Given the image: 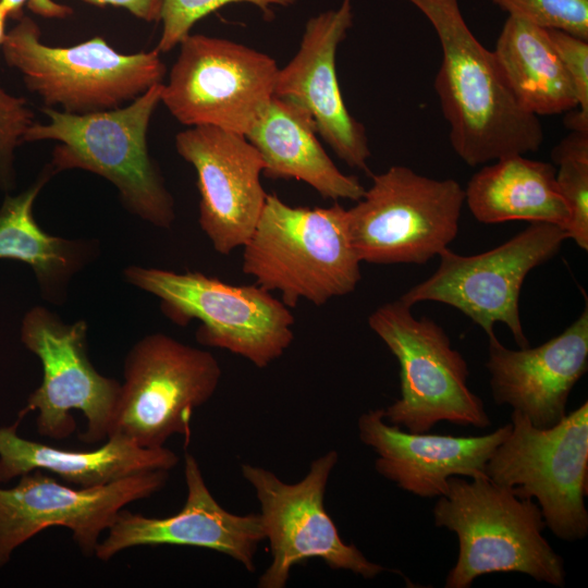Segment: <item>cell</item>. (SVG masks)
<instances>
[{
	"instance_id": "4dcf8cb0",
	"label": "cell",
	"mask_w": 588,
	"mask_h": 588,
	"mask_svg": "<svg viewBox=\"0 0 588 588\" xmlns=\"http://www.w3.org/2000/svg\"><path fill=\"white\" fill-rule=\"evenodd\" d=\"M25 5L42 17L64 19L73 14L72 8L60 4L54 0H0V8L8 17L15 20L23 16Z\"/></svg>"
},
{
	"instance_id": "f546056e",
	"label": "cell",
	"mask_w": 588,
	"mask_h": 588,
	"mask_svg": "<svg viewBox=\"0 0 588 588\" xmlns=\"http://www.w3.org/2000/svg\"><path fill=\"white\" fill-rule=\"evenodd\" d=\"M34 113L23 97L0 87V189L15 186V150L34 124Z\"/></svg>"
},
{
	"instance_id": "2e32d148",
	"label": "cell",
	"mask_w": 588,
	"mask_h": 588,
	"mask_svg": "<svg viewBox=\"0 0 588 588\" xmlns=\"http://www.w3.org/2000/svg\"><path fill=\"white\" fill-rule=\"evenodd\" d=\"M175 148L197 174L201 230L217 253L231 254L253 233L268 195L260 154L245 135L210 125L179 132Z\"/></svg>"
},
{
	"instance_id": "5b68a950",
	"label": "cell",
	"mask_w": 588,
	"mask_h": 588,
	"mask_svg": "<svg viewBox=\"0 0 588 588\" xmlns=\"http://www.w3.org/2000/svg\"><path fill=\"white\" fill-rule=\"evenodd\" d=\"M0 49L45 107L74 114L120 108L163 83L167 71L156 48L125 54L100 36L70 47L46 45L26 15L8 30Z\"/></svg>"
},
{
	"instance_id": "3957f363",
	"label": "cell",
	"mask_w": 588,
	"mask_h": 588,
	"mask_svg": "<svg viewBox=\"0 0 588 588\" xmlns=\"http://www.w3.org/2000/svg\"><path fill=\"white\" fill-rule=\"evenodd\" d=\"M432 516L437 527L458 540L445 588H468L482 575L512 572L565 586L564 561L543 537L544 518L534 500L519 498L488 477L452 476Z\"/></svg>"
},
{
	"instance_id": "d4e9b609",
	"label": "cell",
	"mask_w": 588,
	"mask_h": 588,
	"mask_svg": "<svg viewBox=\"0 0 588 588\" xmlns=\"http://www.w3.org/2000/svg\"><path fill=\"white\" fill-rule=\"evenodd\" d=\"M492 52L527 113L539 118L577 108L573 83L546 28L507 16Z\"/></svg>"
},
{
	"instance_id": "52a82bcc",
	"label": "cell",
	"mask_w": 588,
	"mask_h": 588,
	"mask_svg": "<svg viewBox=\"0 0 588 588\" xmlns=\"http://www.w3.org/2000/svg\"><path fill=\"white\" fill-rule=\"evenodd\" d=\"M368 324L400 365L401 396L383 408L389 424L409 432H428L440 421L491 426L482 400L467 385L468 365L442 327L416 318L402 299L377 308Z\"/></svg>"
},
{
	"instance_id": "9a60e30c",
	"label": "cell",
	"mask_w": 588,
	"mask_h": 588,
	"mask_svg": "<svg viewBox=\"0 0 588 588\" xmlns=\"http://www.w3.org/2000/svg\"><path fill=\"white\" fill-rule=\"evenodd\" d=\"M168 478L169 471L152 470L81 488L41 470L21 476L14 487L0 488V568L19 547L53 526L68 528L81 552L95 555L100 535L119 512L160 491Z\"/></svg>"
},
{
	"instance_id": "8fae6325",
	"label": "cell",
	"mask_w": 588,
	"mask_h": 588,
	"mask_svg": "<svg viewBox=\"0 0 588 588\" xmlns=\"http://www.w3.org/2000/svg\"><path fill=\"white\" fill-rule=\"evenodd\" d=\"M23 345L41 363L40 385L27 397L17 419L36 412L37 432L52 440L72 436L79 411L86 429L82 442L95 444L109 436L121 382L99 373L87 353V323L64 322L44 306L30 308L20 329Z\"/></svg>"
},
{
	"instance_id": "4fadbf2b",
	"label": "cell",
	"mask_w": 588,
	"mask_h": 588,
	"mask_svg": "<svg viewBox=\"0 0 588 588\" xmlns=\"http://www.w3.org/2000/svg\"><path fill=\"white\" fill-rule=\"evenodd\" d=\"M334 450L314 460L306 476L295 483L282 481L261 466L242 464L241 473L260 504V519L272 560L258 579L259 588H283L293 566L320 559L332 569L373 578L384 571L353 543H346L324 509V492L336 465Z\"/></svg>"
},
{
	"instance_id": "9c48e42d",
	"label": "cell",
	"mask_w": 588,
	"mask_h": 588,
	"mask_svg": "<svg viewBox=\"0 0 588 588\" xmlns=\"http://www.w3.org/2000/svg\"><path fill=\"white\" fill-rule=\"evenodd\" d=\"M511 430L486 465L487 477L535 500L546 527L564 541L588 534V402L556 425L539 428L512 411Z\"/></svg>"
},
{
	"instance_id": "277c9868",
	"label": "cell",
	"mask_w": 588,
	"mask_h": 588,
	"mask_svg": "<svg viewBox=\"0 0 588 588\" xmlns=\"http://www.w3.org/2000/svg\"><path fill=\"white\" fill-rule=\"evenodd\" d=\"M243 247L242 270L294 308L301 299L321 306L352 293L360 281V260L347 230V211L294 207L268 194L256 226Z\"/></svg>"
},
{
	"instance_id": "603a6c76",
	"label": "cell",
	"mask_w": 588,
	"mask_h": 588,
	"mask_svg": "<svg viewBox=\"0 0 588 588\" xmlns=\"http://www.w3.org/2000/svg\"><path fill=\"white\" fill-rule=\"evenodd\" d=\"M465 203L485 224L547 222L567 230L571 213L551 162L510 155L483 166L468 181Z\"/></svg>"
},
{
	"instance_id": "d6986e66",
	"label": "cell",
	"mask_w": 588,
	"mask_h": 588,
	"mask_svg": "<svg viewBox=\"0 0 588 588\" xmlns=\"http://www.w3.org/2000/svg\"><path fill=\"white\" fill-rule=\"evenodd\" d=\"M357 427L360 441L377 454V473L400 489L428 499L445 495L452 476L487 477V462L511 430L509 422L483 436L409 432L389 424L383 408L362 414Z\"/></svg>"
},
{
	"instance_id": "6da1fadb",
	"label": "cell",
	"mask_w": 588,
	"mask_h": 588,
	"mask_svg": "<svg viewBox=\"0 0 588 588\" xmlns=\"http://www.w3.org/2000/svg\"><path fill=\"white\" fill-rule=\"evenodd\" d=\"M432 25L441 64L434 89L455 154L468 166L537 151L543 143L538 117L515 100L492 52L468 27L458 0H407Z\"/></svg>"
},
{
	"instance_id": "f1b7e54d",
	"label": "cell",
	"mask_w": 588,
	"mask_h": 588,
	"mask_svg": "<svg viewBox=\"0 0 588 588\" xmlns=\"http://www.w3.org/2000/svg\"><path fill=\"white\" fill-rule=\"evenodd\" d=\"M573 83L577 108L565 117L571 131L588 132V40L558 29H547Z\"/></svg>"
},
{
	"instance_id": "7402d4cb",
	"label": "cell",
	"mask_w": 588,
	"mask_h": 588,
	"mask_svg": "<svg viewBox=\"0 0 588 588\" xmlns=\"http://www.w3.org/2000/svg\"><path fill=\"white\" fill-rule=\"evenodd\" d=\"M316 134L307 111L273 96L245 137L260 154L265 176L305 182L324 199L359 200L366 188L338 169Z\"/></svg>"
},
{
	"instance_id": "30bf717a",
	"label": "cell",
	"mask_w": 588,
	"mask_h": 588,
	"mask_svg": "<svg viewBox=\"0 0 588 588\" xmlns=\"http://www.w3.org/2000/svg\"><path fill=\"white\" fill-rule=\"evenodd\" d=\"M221 375L210 352L164 333L145 335L125 356L108 437L119 434L144 448H162L181 434L187 443L193 412L212 397Z\"/></svg>"
},
{
	"instance_id": "7c38bea8",
	"label": "cell",
	"mask_w": 588,
	"mask_h": 588,
	"mask_svg": "<svg viewBox=\"0 0 588 588\" xmlns=\"http://www.w3.org/2000/svg\"><path fill=\"white\" fill-rule=\"evenodd\" d=\"M161 85V102L187 127L245 135L274 94V59L225 38L189 34Z\"/></svg>"
},
{
	"instance_id": "1f68e13d",
	"label": "cell",
	"mask_w": 588,
	"mask_h": 588,
	"mask_svg": "<svg viewBox=\"0 0 588 588\" xmlns=\"http://www.w3.org/2000/svg\"><path fill=\"white\" fill-rule=\"evenodd\" d=\"M97 7H115L127 10L147 23L159 22L162 0H81Z\"/></svg>"
},
{
	"instance_id": "8992f818",
	"label": "cell",
	"mask_w": 588,
	"mask_h": 588,
	"mask_svg": "<svg viewBox=\"0 0 588 588\" xmlns=\"http://www.w3.org/2000/svg\"><path fill=\"white\" fill-rule=\"evenodd\" d=\"M125 280L160 301L174 323L200 321L198 343L226 350L258 368L280 358L294 340L290 308L258 284H229L201 272L130 266Z\"/></svg>"
},
{
	"instance_id": "ba28073f",
	"label": "cell",
	"mask_w": 588,
	"mask_h": 588,
	"mask_svg": "<svg viewBox=\"0 0 588 588\" xmlns=\"http://www.w3.org/2000/svg\"><path fill=\"white\" fill-rule=\"evenodd\" d=\"M464 204L455 180L392 166L372 175L363 197L346 209L351 244L362 262H427L456 237Z\"/></svg>"
},
{
	"instance_id": "d6a6232c",
	"label": "cell",
	"mask_w": 588,
	"mask_h": 588,
	"mask_svg": "<svg viewBox=\"0 0 588 588\" xmlns=\"http://www.w3.org/2000/svg\"><path fill=\"white\" fill-rule=\"evenodd\" d=\"M8 15L4 13V11L0 8V47L5 40L8 30L5 28Z\"/></svg>"
},
{
	"instance_id": "ffe728a7",
	"label": "cell",
	"mask_w": 588,
	"mask_h": 588,
	"mask_svg": "<svg viewBox=\"0 0 588 588\" xmlns=\"http://www.w3.org/2000/svg\"><path fill=\"white\" fill-rule=\"evenodd\" d=\"M486 367L498 405H509L539 428L566 415L568 396L588 369V306L562 333L536 347L511 350L489 339Z\"/></svg>"
},
{
	"instance_id": "484cf974",
	"label": "cell",
	"mask_w": 588,
	"mask_h": 588,
	"mask_svg": "<svg viewBox=\"0 0 588 588\" xmlns=\"http://www.w3.org/2000/svg\"><path fill=\"white\" fill-rule=\"evenodd\" d=\"M558 187L571 219L567 237L588 249V132L571 131L551 152Z\"/></svg>"
},
{
	"instance_id": "4316f807",
	"label": "cell",
	"mask_w": 588,
	"mask_h": 588,
	"mask_svg": "<svg viewBox=\"0 0 588 588\" xmlns=\"http://www.w3.org/2000/svg\"><path fill=\"white\" fill-rule=\"evenodd\" d=\"M296 1L298 0H162L159 20L162 32L156 49L160 53L172 50L191 34L198 21L225 5L250 3L269 15L272 5L289 7Z\"/></svg>"
},
{
	"instance_id": "83f0119b",
	"label": "cell",
	"mask_w": 588,
	"mask_h": 588,
	"mask_svg": "<svg viewBox=\"0 0 588 588\" xmlns=\"http://www.w3.org/2000/svg\"><path fill=\"white\" fill-rule=\"evenodd\" d=\"M509 16L588 40V0H490Z\"/></svg>"
},
{
	"instance_id": "7a4b0ae2",
	"label": "cell",
	"mask_w": 588,
	"mask_h": 588,
	"mask_svg": "<svg viewBox=\"0 0 588 588\" xmlns=\"http://www.w3.org/2000/svg\"><path fill=\"white\" fill-rule=\"evenodd\" d=\"M157 84L131 102L112 110L74 114L45 107L47 123H34L24 142L54 140L48 164L52 172L81 169L114 185L127 210L148 223L169 229L174 199L151 159L147 132L161 102Z\"/></svg>"
},
{
	"instance_id": "cb8c5ba5",
	"label": "cell",
	"mask_w": 588,
	"mask_h": 588,
	"mask_svg": "<svg viewBox=\"0 0 588 588\" xmlns=\"http://www.w3.org/2000/svg\"><path fill=\"white\" fill-rule=\"evenodd\" d=\"M53 174L47 166L25 191L5 196L0 207V259L29 266L42 297L62 304L70 280L90 261L95 248L89 241L51 235L35 220L34 203Z\"/></svg>"
},
{
	"instance_id": "ac0fdd59",
	"label": "cell",
	"mask_w": 588,
	"mask_h": 588,
	"mask_svg": "<svg viewBox=\"0 0 588 588\" xmlns=\"http://www.w3.org/2000/svg\"><path fill=\"white\" fill-rule=\"evenodd\" d=\"M184 477L187 492L181 511L168 517H149L121 510L99 541L95 556L109 561L135 547L189 546L225 554L254 572L258 544L266 539L260 515H238L223 509L188 452L184 455Z\"/></svg>"
},
{
	"instance_id": "e0dca14e",
	"label": "cell",
	"mask_w": 588,
	"mask_h": 588,
	"mask_svg": "<svg viewBox=\"0 0 588 588\" xmlns=\"http://www.w3.org/2000/svg\"><path fill=\"white\" fill-rule=\"evenodd\" d=\"M352 25V0L309 19L297 52L279 69L273 96L307 111L334 154L348 167L368 172L367 132L344 102L335 65L338 48Z\"/></svg>"
},
{
	"instance_id": "5bb4252c",
	"label": "cell",
	"mask_w": 588,
	"mask_h": 588,
	"mask_svg": "<svg viewBox=\"0 0 588 588\" xmlns=\"http://www.w3.org/2000/svg\"><path fill=\"white\" fill-rule=\"evenodd\" d=\"M566 231L552 223L531 222L501 245L471 256L444 249L438 269L400 299L413 306L421 302L450 305L480 326L488 339L494 324H505L519 347L528 340L519 316V294L526 275L553 258L567 240Z\"/></svg>"
},
{
	"instance_id": "44dd1931",
	"label": "cell",
	"mask_w": 588,
	"mask_h": 588,
	"mask_svg": "<svg viewBox=\"0 0 588 588\" xmlns=\"http://www.w3.org/2000/svg\"><path fill=\"white\" fill-rule=\"evenodd\" d=\"M20 422L16 419L0 427V483L41 470L68 485L89 488L145 471H169L179 463L177 455L166 446L144 448L119 434L89 451L51 446L21 437Z\"/></svg>"
}]
</instances>
